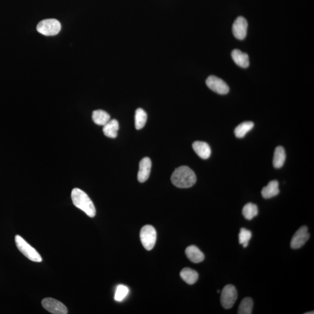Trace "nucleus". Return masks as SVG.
<instances>
[{"label":"nucleus","instance_id":"aec40b11","mask_svg":"<svg viewBox=\"0 0 314 314\" xmlns=\"http://www.w3.org/2000/svg\"><path fill=\"white\" fill-rule=\"evenodd\" d=\"M254 123L251 121L244 122L238 125L235 130L236 137L243 138L254 128Z\"/></svg>","mask_w":314,"mask_h":314},{"label":"nucleus","instance_id":"7ed1b4c3","mask_svg":"<svg viewBox=\"0 0 314 314\" xmlns=\"http://www.w3.org/2000/svg\"><path fill=\"white\" fill-rule=\"evenodd\" d=\"M15 240H16L17 248L26 257L33 262H40L42 261L41 256L39 255V253L36 251L35 249L27 243L22 237L17 235L15 237Z\"/></svg>","mask_w":314,"mask_h":314},{"label":"nucleus","instance_id":"a878e982","mask_svg":"<svg viewBox=\"0 0 314 314\" xmlns=\"http://www.w3.org/2000/svg\"><path fill=\"white\" fill-rule=\"evenodd\" d=\"M314 314V312H311V313H305V314Z\"/></svg>","mask_w":314,"mask_h":314},{"label":"nucleus","instance_id":"f3484780","mask_svg":"<svg viewBox=\"0 0 314 314\" xmlns=\"http://www.w3.org/2000/svg\"><path fill=\"white\" fill-rule=\"evenodd\" d=\"M180 276L186 283L189 285H193L197 281L198 274L191 268H185L181 271Z\"/></svg>","mask_w":314,"mask_h":314},{"label":"nucleus","instance_id":"20e7f679","mask_svg":"<svg viewBox=\"0 0 314 314\" xmlns=\"http://www.w3.org/2000/svg\"><path fill=\"white\" fill-rule=\"evenodd\" d=\"M37 31L41 34L46 36H55L61 29V23L56 19H47L40 21L37 26Z\"/></svg>","mask_w":314,"mask_h":314},{"label":"nucleus","instance_id":"6e6552de","mask_svg":"<svg viewBox=\"0 0 314 314\" xmlns=\"http://www.w3.org/2000/svg\"><path fill=\"white\" fill-rule=\"evenodd\" d=\"M206 84L208 88L219 95H226L229 92L228 84L221 78L213 75L207 78Z\"/></svg>","mask_w":314,"mask_h":314},{"label":"nucleus","instance_id":"412c9836","mask_svg":"<svg viewBox=\"0 0 314 314\" xmlns=\"http://www.w3.org/2000/svg\"><path fill=\"white\" fill-rule=\"evenodd\" d=\"M135 127L137 130H140L146 125L147 115L146 112L141 108H138L135 113Z\"/></svg>","mask_w":314,"mask_h":314},{"label":"nucleus","instance_id":"ddd939ff","mask_svg":"<svg viewBox=\"0 0 314 314\" xmlns=\"http://www.w3.org/2000/svg\"><path fill=\"white\" fill-rule=\"evenodd\" d=\"M185 253L189 260L194 263H199L203 261L205 258L204 254L195 246L187 247Z\"/></svg>","mask_w":314,"mask_h":314},{"label":"nucleus","instance_id":"2eb2a0df","mask_svg":"<svg viewBox=\"0 0 314 314\" xmlns=\"http://www.w3.org/2000/svg\"><path fill=\"white\" fill-rule=\"evenodd\" d=\"M279 192V182L277 180H272L262 189L261 195L265 199H269L276 196Z\"/></svg>","mask_w":314,"mask_h":314},{"label":"nucleus","instance_id":"6ab92c4d","mask_svg":"<svg viewBox=\"0 0 314 314\" xmlns=\"http://www.w3.org/2000/svg\"><path fill=\"white\" fill-rule=\"evenodd\" d=\"M110 116L107 112L98 110L93 111L92 119L96 124L104 126L110 120Z\"/></svg>","mask_w":314,"mask_h":314},{"label":"nucleus","instance_id":"39448f33","mask_svg":"<svg viewBox=\"0 0 314 314\" xmlns=\"http://www.w3.org/2000/svg\"><path fill=\"white\" fill-rule=\"evenodd\" d=\"M140 240L143 247L147 250H151L155 247L157 240V232L152 225H146L141 228Z\"/></svg>","mask_w":314,"mask_h":314},{"label":"nucleus","instance_id":"423d86ee","mask_svg":"<svg viewBox=\"0 0 314 314\" xmlns=\"http://www.w3.org/2000/svg\"><path fill=\"white\" fill-rule=\"evenodd\" d=\"M237 298V292L234 285H226L220 295V303L225 309H230L234 306Z\"/></svg>","mask_w":314,"mask_h":314},{"label":"nucleus","instance_id":"a211bd4d","mask_svg":"<svg viewBox=\"0 0 314 314\" xmlns=\"http://www.w3.org/2000/svg\"><path fill=\"white\" fill-rule=\"evenodd\" d=\"M286 160L285 150L282 146L277 147L274 152L273 159L274 167L280 168L283 167Z\"/></svg>","mask_w":314,"mask_h":314},{"label":"nucleus","instance_id":"9d476101","mask_svg":"<svg viewBox=\"0 0 314 314\" xmlns=\"http://www.w3.org/2000/svg\"><path fill=\"white\" fill-rule=\"evenodd\" d=\"M247 27L248 23L245 18L243 17H239L235 20L233 26H232V32H233L235 37L238 40H243L247 35Z\"/></svg>","mask_w":314,"mask_h":314},{"label":"nucleus","instance_id":"1a4fd4ad","mask_svg":"<svg viewBox=\"0 0 314 314\" xmlns=\"http://www.w3.org/2000/svg\"><path fill=\"white\" fill-rule=\"evenodd\" d=\"M308 228L306 226H301L293 236L291 243V248L298 249L303 247L310 238Z\"/></svg>","mask_w":314,"mask_h":314},{"label":"nucleus","instance_id":"5701e85b","mask_svg":"<svg viewBox=\"0 0 314 314\" xmlns=\"http://www.w3.org/2000/svg\"><path fill=\"white\" fill-rule=\"evenodd\" d=\"M253 301L250 297L243 299L238 307L237 313L238 314H251L253 308Z\"/></svg>","mask_w":314,"mask_h":314},{"label":"nucleus","instance_id":"4be33fe9","mask_svg":"<svg viewBox=\"0 0 314 314\" xmlns=\"http://www.w3.org/2000/svg\"><path fill=\"white\" fill-rule=\"evenodd\" d=\"M258 207L255 204L247 203L244 205L242 210V214L247 220H252L258 215Z\"/></svg>","mask_w":314,"mask_h":314},{"label":"nucleus","instance_id":"bb28decb","mask_svg":"<svg viewBox=\"0 0 314 314\" xmlns=\"http://www.w3.org/2000/svg\"><path fill=\"white\" fill-rule=\"evenodd\" d=\"M217 292L219 293L220 292H219V291H217Z\"/></svg>","mask_w":314,"mask_h":314},{"label":"nucleus","instance_id":"9b49d317","mask_svg":"<svg viewBox=\"0 0 314 314\" xmlns=\"http://www.w3.org/2000/svg\"><path fill=\"white\" fill-rule=\"evenodd\" d=\"M152 170V161L149 157L142 159L139 164V170L138 172L137 179L141 183L146 182L150 177Z\"/></svg>","mask_w":314,"mask_h":314},{"label":"nucleus","instance_id":"0eeeda50","mask_svg":"<svg viewBox=\"0 0 314 314\" xmlns=\"http://www.w3.org/2000/svg\"><path fill=\"white\" fill-rule=\"evenodd\" d=\"M42 306L48 312L54 314H68L67 308L64 304L53 298H46L42 301Z\"/></svg>","mask_w":314,"mask_h":314},{"label":"nucleus","instance_id":"b1692460","mask_svg":"<svg viewBox=\"0 0 314 314\" xmlns=\"http://www.w3.org/2000/svg\"><path fill=\"white\" fill-rule=\"evenodd\" d=\"M252 237V232L245 228L240 229L238 235V241L239 243L242 244L243 247L246 248L249 245V241Z\"/></svg>","mask_w":314,"mask_h":314},{"label":"nucleus","instance_id":"393cba45","mask_svg":"<svg viewBox=\"0 0 314 314\" xmlns=\"http://www.w3.org/2000/svg\"><path fill=\"white\" fill-rule=\"evenodd\" d=\"M129 289L126 286L120 285L117 287L115 294V300L117 301H122L129 294Z\"/></svg>","mask_w":314,"mask_h":314},{"label":"nucleus","instance_id":"4468645a","mask_svg":"<svg viewBox=\"0 0 314 314\" xmlns=\"http://www.w3.org/2000/svg\"><path fill=\"white\" fill-rule=\"evenodd\" d=\"M232 57L236 64L241 68H246L250 65L249 57L247 54L243 53L238 49H235L232 52Z\"/></svg>","mask_w":314,"mask_h":314},{"label":"nucleus","instance_id":"f03ea898","mask_svg":"<svg viewBox=\"0 0 314 314\" xmlns=\"http://www.w3.org/2000/svg\"><path fill=\"white\" fill-rule=\"evenodd\" d=\"M71 198L75 207L82 210L91 218L95 216L96 210L94 204L83 190L78 188L74 189L71 193Z\"/></svg>","mask_w":314,"mask_h":314},{"label":"nucleus","instance_id":"f257e3e1","mask_svg":"<svg viewBox=\"0 0 314 314\" xmlns=\"http://www.w3.org/2000/svg\"><path fill=\"white\" fill-rule=\"evenodd\" d=\"M196 180L194 172L187 166H181L177 168L171 177L174 185L182 189L191 188L196 183Z\"/></svg>","mask_w":314,"mask_h":314},{"label":"nucleus","instance_id":"dca6fc26","mask_svg":"<svg viewBox=\"0 0 314 314\" xmlns=\"http://www.w3.org/2000/svg\"><path fill=\"white\" fill-rule=\"evenodd\" d=\"M119 123L116 119L110 120L104 125L103 132L105 137L114 138L117 137L119 130Z\"/></svg>","mask_w":314,"mask_h":314},{"label":"nucleus","instance_id":"f8f14e48","mask_svg":"<svg viewBox=\"0 0 314 314\" xmlns=\"http://www.w3.org/2000/svg\"><path fill=\"white\" fill-rule=\"evenodd\" d=\"M193 149L201 158L206 159L211 156V148L205 142L200 141L194 142L193 144Z\"/></svg>","mask_w":314,"mask_h":314}]
</instances>
